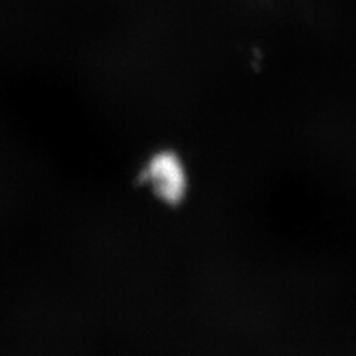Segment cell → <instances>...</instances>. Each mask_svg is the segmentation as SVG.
<instances>
[{"instance_id": "obj_1", "label": "cell", "mask_w": 356, "mask_h": 356, "mask_svg": "<svg viewBox=\"0 0 356 356\" xmlns=\"http://www.w3.org/2000/svg\"><path fill=\"white\" fill-rule=\"evenodd\" d=\"M150 180L160 195L173 197L180 190L181 177L170 160L160 159L155 165L150 168Z\"/></svg>"}]
</instances>
